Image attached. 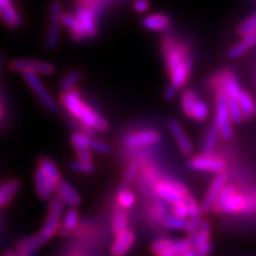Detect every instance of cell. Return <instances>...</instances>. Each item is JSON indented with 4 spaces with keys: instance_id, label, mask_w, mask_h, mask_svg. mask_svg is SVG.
Masks as SVG:
<instances>
[{
    "instance_id": "cell-1",
    "label": "cell",
    "mask_w": 256,
    "mask_h": 256,
    "mask_svg": "<svg viewBox=\"0 0 256 256\" xmlns=\"http://www.w3.org/2000/svg\"><path fill=\"white\" fill-rule=\"evenodd\" d=\"M170 81L178 89L183 88L191 75L192 60L188 44L183 40L168 36L162 42Z\"/></svg>"
},
{
    "instance_id": "cell-2",
    "label": "cell",
    "mask_w": 256,
    "mask_h": 256,
    "mask_svg": "<svg viewBox=\"0 0 256 256\" xmlns=\"http://www.w3.org/2000/svg\"><path fill=\"white\" fill-rule=\"evenodd\" d=\"M60 101L66 112L89 130H96V132H106L110 127L108 121L104 116H101L98 112L82 100L81 94L76 88L63 92Z\"/></svg>"
},
{
    "instance_id": "cell-3",
    "label": "cell",
    "mask_w": 256,
    "mask_h": 256,
    "mask_svg": "<svg viewBox=\"0 0 256 256\" xmlns=\"http://www.w3.org/2000/svg\"><path fill=\"white\" fill-rule=\"evenodd\" d=\"M220 92H223L226 100H228L230 112H232V121L236 124L241 122V121L244 119V116H243L241 106H240L238 102V98L242 92V88L241 86H240L238 78L234 75V72H224L222 75H220Z\"/></svg>"
},
{
    "instance_id": "cell-4",
    "label": "cell",
    "mask_w": 256,
    "mask_h": 256,
    "mask_svg": "<svg viewBox=\"0 0 256 256\" xmlns=\"http://www.w3.org/2000/svg\"><path fill=\"white\" fill-rule=\"evenodd\" d=\"M232 118L230 107L223 92H218L216 95V113L215 124L220 130L223 139H230L232 136Z\"/></svg>"
},
{
    "instance_id": "cell-5",
    "label": "cell",
    "mask_w": 256,
    "mask_h": 256,
    "mask_svg": "<svg viewBox=\"0 0 256 256\" xmlns=\"http://www.w3.org/2000/svg\"><path fill=\"white\" fill-rule=\"evenodd\" d=\"M63 17V6L60 0H54L49 8V23L46 36V46L49 49H55L60 42V26Z\"/></svg>"
},
{
    "instance_id": "cell-6",
    "label": "cell",
    "mask_w": 256,
    "mask_h": 256,
    "mask_svg": "<svg viewBox=\"0 0 256 256\" xmlns=\"http://www.w3.org/2000/svg\"><path fill=\"white\" fill-rule=\"evenodd\" d=\"M23 78H24V81L26 82L28 88H30L31 90L36 94L37 98H40V102L43 104V106L46 108L48 110L52 112V113L58 112V110H60L58 104H57V102L55 98H54V96L51 95V92L46 88L44 83L42 82V80L38 74L24 72Z\"/></svg>"
},
{
    "instance_id": "cell-7",
    "label": "cell",
    "mask_w": 256,
    "mask_h": 256,
    "mask_svg": "<svg viewBox=\"0 0 256 256\" xmlns=\"http://www.w3.org/2000/svg\"><path fill=\"white\" fill-rule=\"evenodd\" d=\"M192 248H194L192 238H160L153 242L152 244V252L156 256H178Z\"/></svg>"
},
{
    "instance_id": "cell-8",
    "label": "cell",
    "mask_w": 256,
    "mask_h": 256,
    "mask_svg": "<svg viewBox=\"0 0 256 256\" xmlns=\"http://www.w3.org/2000/svg\"><path fill=\"white\" fill-rule=\"evenodd\" d=\"M64 208H66V203L57 196L50 202L49 206V214H48L46 222L43 224L42 228V236L46 240V242L54 238V235L57 232V229L60 226V217H62L64 212Z\"/></svg>"
},
{
    "instance_id": "cell-9",
    "label": "cell",
    "mask_w": 256,
    "mask_h": 256,
    "mask_svg": "<svg viewBox=\"0 0 256 256\" xmlns=\"http://www.w3.org/2000/svg\"><path fill=\"white\" fill-rule=\"evenodd\" d=\"M156 194H158L159 198L168 203L174 204L180 203L185 200L188 192L184 185L176 180H162L156 185Z\"/></svg>"
},
{
    "instance_id": "cell-10",
    "label": "cell",
    "mask_w": 256,
    "mask_h": 256,
    "mask_svg": "<svg viewBox=\"0 0 256 256\" xmlns=\"http://www.w3.org/2000/svg\"><path fill=\"white\" fill-rule=\"evenodd\" d=\"M188 168L194 171L200 172H209V174H223L226 171V162L220 156L212 154H203L194 156L190 162H188Z\"/></svg>"
},
{
    "instance_id": "cell-11",
    "label": "cell",
    "mask_w": 256,
    "mask_h": 256,
    "mask_svg": "<svg viewBox=\"0 0 256 256\" xmlns=\"http://www.w3.org/2000/svg\"><path fill=\"white\" fill-rule=\"evenodd\" d=\"M10 69L16 72H34L38 75L49 76L55 72V66L54 64L44 60H25L19 58L14 60L10 63Z\"/></svg>"
},
{
    "instance_id": "cell-12",
    "label": "cell",
    "mask_w": 256,
    "mask_h": 256,
    "mask_svg": "<svg viewBox=\"0 0 256 256\" xmlns=\"http://www.w3.org/2000/svg\"><path fill=\"white\" fill-rule=\"evenodd\" d=\"M70 142L75 150H90L100 154H108L110 153V146L107 142L95 139L86 133H74Z\"/></svg>"
},
{
    "instance_id": "cell-13",
    "label": "cell",
    "mask_w": 256,
    "mask_h": 256,
    "mask_svg": "<svg viewBox=\"0 0 256 256\" xmlns=\"http://www.w3.org/2000/svg\"><path fill=\"white\" fill-rule=\"evenodd\" d=\"M160 139H162V136L158 130H146L128 134L124 136V144L130 148H140V147L156 145L160 142Z\"/></svg>"
},
{
    "instance_id": "cell-14",
    "label": "cell",
    "mask_w": 256,
    "mask_h": 256,
    "mask_svg": "<svg viewBox=\"0 0 256 256\" xmlns=\"http://www.w3.org/2000/svg\"><path fill=\"white\" fill-rule=\"evenodd\" d=\"M226 182H228V176L224 174V172L223 174H216V177L214 178V180L211 182L209 188H208L203 202H202L200 206L203 212H209L210 210H212L217 198L220 197V192H222L223 188L226 186Z\"/></svg>"
},
{
    "instance_id": "cell-15",
    "label": "cell",
    "mask_w": 256,
    "mask_h": 256,
    "mask_svg": "<svg viewBox=\"0 0 256 256\" xmlns=\"http://www.w3.org/2000/svg\"><path fill=\"white\" fill-rule=\"evenodd\" d=\"M86 37L92 38L98 34V11L88 6H80L75 12Z\"/></svg>"
},
{
    "instance_id": "cell-16",
    "label": "cell",
    "mask_w": 256,
    "mask_h": 256,
    "mask_svg": "<svg viewBox=\"0 0 256 256\" xmlns=\"http://www.w3.org/2000/svg\"><path fill=\"white\" fill-rule=\"evenodd\" d=\"M170 132H171L172 136H174L176 142H177V146L179 147L182 153L185 156H190L192 152H194V146H192L191 140L188 139L186 132L182 126L180 122L178 120L172 119L170 121L168 124Z\"/></svg>"
},
{
    "instance_id": "cell-17",
    "label": "cell",
    "mask_w": 256,
    "mask_h": 256,
    "mask_svg": "<svg viewBox=\"0 0 256 256\" xmlns=\"http://www.w3.org/2000/svg\"><path fill=\"white\" fill-rule=\"evenodd\" d=\"M172 25L171 18L165 14H150L142 19V26L152 32H165Z\"/></svg>"
},
{
    "instance_id": "cell-18",
    "label": "cell",
    "mask_w": 256,
    "mask_h": 256,
    "mask_svg": "<svg viewBox=\"0 0 256 256\" xmlns=\"http://www.w3.org/2000/svg\"><path fill=\"white\" fill-rule=\"evenodd\" d=\"M136 242V235L130 230H124V232L119 234L115 238L113 244H112V254L113 256H124L126 255Z\"/></svg>"
},
{
    "instance_id": "cell-19",
    "label": "cell",
    "mask_w": 256,
    "mask_h": 256,
    "mask_svg": "<svg viewBox=\"0 0 256 256\" xmlns=\"http://www.w3.org/2000/svg\"><path fill=\"white\" fill-rule=\"evenodd\" d=\"M0 14H2V22L10 28H18L22 23L20 14L12 0H0Z\"/></svg>"
},
{
    "instance_id": "cell-20",
    "label": "cell",
    "mask_w": 256,
    "mask_h": 256,
    "mask_svg": "<svg viewBox=\"0 0 256 256\" xmlns=\"http://www.w3.org/2000/svg\"><path fill=\"white\" fill-rule=\"evenodd\" d=\"M57 196L62 200L64 203L68 204L72 208H76L81 203V196L78 194V192L70 185L68 182L60 180V184L57 185L56 188Z\"/></svg>"
},
{
    "instance_id": "cell-21",
    "label": "cell",
    "mask_w": 256,
    "mask_h": 256,
    "mask_svg": "<svg viewBox=\"0 0 256 256\" xmlns=\"http://www.w3.org/2000/svg\"><path fill=\"white\" fill-rule=\"evenodd\" d=\"M34 185H36L37 194L42 200H49L51 194L56 191L55 185L51 183L40 168L34 172Z\"/></svg>"
},
{
    "instance_id": "cell-22",
    "label": "cell",
    "mask_w": 256,
    "mask_h": 256,
    "mask_svg": "<svg viewBox=\"0 0 256 256\" xmlns=\"http://www.w3.org/2000/svg\"><path fill=\"white\" fill-rule=\"evenodd\" d=\"M256 46V31L252 32V34H244L242 36V40L238 42L236 44L230 48L228 51V56L230 58H238L244 55L248 50H250L252 46Z\"/></svg>"
},
{
    "instance_id": "cell-23",
    "label": "cell",
    "mask_w": 256,
    "mask_h": 256,
    "mask_svg": "<svg viewBox=\"0 0 256 256\" xmlns=\"http://www.w3.org/2000/svg\"><path fill=\"white\" fill-rule=\"evenodd\" d=\"M62 24L64 28H68L74 40L80 42V40H84V38H87L86 37L84 31L82 30V26H81V24H80L78 17H76L75 14H63Z\"/></svg>"
},
{
    "instance_id": "cell-24",
    "label": "cell",
    "mask_w": 256,
    "mask_h": 256,
    "mask_svg": "<svg viewBox=\"0 0 256 256\" xmlns=\"http://www.w3.org/2000/svg\"><path fill=\"white\" fill-rule=\"evenodd\" d=\"M19 188H20V183L17 179H11L2 185V188H0V206L2 208L8 206L14 200L16 194H18Z\"/></svg>"
},
{
    "instance_id": "cell-25",
    "label": "cell",
    "mask_w": 256,
    "mask_h": 256,
    "mask_svg": "<svg viewBox=\"0 0 256 256\" xmlns=\"http://www.w3.org/2000/svg\"><path fill=\"white\" fill-rule=\"evenodd\" d=\"M38 168L44 172V174L49 178V180L55 185L57 188V185L60 184V182L62 180V179H60V170L55 165V162L49 158H42L40 160V165H38Z\"/></svg>"
},
{
    "instance_id": "cell-26",
    "label": "cell",
    "mask_w": 256,
    "mask_h": 256,
    "mask_svg": "<svg viewBox=\"0 0 256 256\" xmlns=\"http://www.w3.org/2000/svg\"><path fill=\"white\" fill-rule=\"evenodd\" d=\"M246 204H247V202H246L244 197L241 196V194H235L224 202L222 208H220V212H226V214L240 212V211L244 209Z\"/></svg>"
},
{
    "instance_id": "cell-27",
    "label": "cell",
    "mask_w": 256,
    "mask_h": 256,
    "mask_svg": "<svg viewBox=\"0 0 256 256\" xmlns=\"http://www.w3.org/2000/svg\"><path fill=\"white\" fill-rule=\"evenodd\" d=\"M46 243V240L42 236V234H37V235L31 236L24 241H22L18 246V252H28V254H32L36 250H38V248H40L42 246Z\"/></svg>"
},
{
    "instance_id": "cell-28",
    "label": "cell",
    "mask_w": 256,
    "mask_h": 256,
    "mask_svg": "<svg viewBox=\"0 0 256 256\" xmlns=\"http://www.w3.org/2000/svg\"><path fill=\"white\" fill-rule=\"evenodd\" d=\"M220 136V130L217 128L215 124H212L208 130L206 139H204L203 144V153H206V154H212L215 152L217 142H218V138Z\"/></svg>"
},
{
    "instance_id": "cell-29",
    "label": "cell",
    "mask_w": 256,
    "mask_h": 256,
    "mask_svg": "<svg viewBox=\"0 0 256 256\" xmlns=\"http://www.w3.org/2000/svg\"><path fill=\"white\" fill-rule=\"evenodd\" d=\"M128 229V214L126 209L120 208V209L115 210L113 216V232L115 235L124 232V230Z\"/></svg>"
},
{
    "instance_id": "cell-30",
    "label": "cell",
    "mask_w": 256,
    "mask_h": 256,
    "mask_svg": "<svg viewBox=\"0 0 256 256\" xmlns=\"http://www.w3.org/2000/svg\"><path fill=\"white\" fill-rule=\"evenodd\" d=\"M240 106H241V110L243 113V116L244 119H248V118H252L255 113V104L254 100L252 98V96L249 95V92L242 90L241 94H240L238 98Z\"/></svg>"
},
{
    "instance_id": "cell-31",
    "label": "cell",
    "mask_w": 256,
    "mask_h": 256,
    "mask_svg": "<svg viewBox=\"0 0 256 256\" xmlns=\"http://www.w3.org/2000/svg\"><path fill=\"white\" fill-rule=\"evenodd\" d=\"M81 78L82 74L81 72H78V70H72V72H68L62 78V81H60V90L63 92L72 90V89H75L76 86H78V83L81 81Z\"/></svg>"
},
{
    "instance_id": "cell-32",
    "label": "cell",
    "mask_w": 256,
    "mask_h": 256,
    "mask_svg": "<svg viewBox=\"0 0 256 256\" xmlns=\"http://www.w3.org/2000/svg\"><path fill=\"white\" fill-rule=\"evenodd\" d=\"M210 232H211V224L208 220H202L200 228L198 230L196 235L192 238V242H194V248L197 246L204 244V243L210 242Z\"/></svg>"
},
{
    "instance_id": "cell-33",
    "label": "cell",
    "mask_w": 256,
    "mask_h": 256,
    "mask_svg": "<svg viewBox=\"0 0 256 256\" xmlns=\"http://www.w3.org/2000/svg\"><path fill=\"white\" fill-rule=\"evenodd\" d=\"M200 100L196 94V92L191 90V89H186L182 95V110H183L184 114L188 118L191 116V112L196 102Z\"/></svg>"
},
{
    "instance_id": "cell-34",
    "label": "cell",
    "mask_w": 256,
    "mask_h": 256,
    "mask_svg": "<svg viewBox=\"0 0 256 256\" xmlns=\"http://www.w3.org/2000/svg\"><path fill=\"white\" fill-rule=\"evenodd\" d=\"M78 220H80V215L75 208H72V209L66 210V212L63 215V220H62L63 229L66 230V232H72V230L78 228Z\"/></svg>"
},
{
    "instance_id": "cell-35",
    "label": "cell",
    "mask_w": 256,
    "mask_h": 256,
    "mask_svg": "<svg viewBox=\"0 0 256 256\" xmlns=\"http://www.w3.org/2000/svg\"><path fill=\"white\" fill-rule=\"evenodd\" d=\"M162 224L165 226V228L171 230H186L188 220L176 215H166L162 220Z\"/></svg>"
},
{
    "instance_id": "cell-36",
    "label": "cell",
    "mask_w": 256,
    "mask_h": 256,
    "mask_svg": "<svg viewBox=\"0 0 256 256\" xmlns=\"http://www.w3.org/2000/svg\"><path fill=\"white\" fill-rule=\"evenodd\" d=\"M208 116H209V107L203 100H198L192 108L190 118L198 122H203L208 119Z\"/></svg>"
},
{
    "instance_id": "cell-37",
    "label": "cell",
    "mask_w": 256,
    "mask_h": 256,
    "mask_svg": "<svg viewBox=\"0 0 256 256\" xmlns=\"http://www.w3.org/2000/svg\"><path fill=\"white\" fill-rule=\"evenodd\" d=\"M118 203L120 208H124L126 210L130 209L136 204V194L128 188H121L118 194Z\"/></svg>"
},
{
    "instance_id": "cell-38",
    "label": "cell",
    "mask_w": 256,
    "mask_h": 256,
    "mask_svg": "<svg viewBox=\"0 0 256 256\" xmlns=\"http://www.w3.org/2000/svg\"><path fill=\"white\" fill-rule=\"evenodd\" d=\"M69 168L72 170L76 174H90L95 171L94 165H92V162H83V160H72L70 162Z\"/></svg>"
},
{
    "instance_id": "cell-39",
    "label": "cell",
    "mask_w": 256,
    "mask_h": 256,
    "mask_svg": "<svg viewBox=\"0 0 256 256\" xmlns=\"http://www.w3.org/2000/svg\"><path fill=\"white\" fill-rule=\"evenodd\" d=\"M236 194V188L232 186V185H228V186H226L222 190V192H220V197L217 198L215 206H214L212 210L215 211V212H220V208H222V206L224 204V202H226L228 198H230L232 196V194Z\"/></svg>"
},
{
    "instance_id": "cell-40",
    "label": "cell",
    "mask_w": 256,
    "mask_h": 256,
    "mask_svg": "<svg viewBox=\"0 0 256 256\" xmlns=\"http://www.w3.org/2000/svg\"><path fill=\"white\" fill-rule=\"evenodd\" d=\"M256 31V12L252 14L250 17L246 19L243 23L238 26V34L241 36H244V34H252V32Z\"/></svg>"
},
{
    "instance_id": "cell-41",
    "label": "cell",
    "mask_w": 256,
    "mask_h": 256,
    "mask_svg": "<svg viewBox=\"0 0 256 256\" xmlns=\"http://www.w3.org/2000/svg\"><path fill=\"white\" fill-rule=\"evenodd\" d=\"M188 224L185 232H186L188 235L192 238L198 232V230H200L202 220H200V216H192V217H188Z\"/></svg>"
},
{
    "instance_id": "cell-42",
    "label": "cell",
    "mask_w": 256,
    "mask_h": 256,
    "mask_svg": "<svg viewBox=\"0 0 256 256\" xmlns=\"http://www.w3.org/2000/svg\"><path fill=\"white\" fill-rule=\"evenodd\" d=\"M139 168H140L139 162L134 160V162H130V164L127 166L126 171H124V180H126L127 183H130V182L136 177L138 172H139Z\"/></svg>"
},
{
    "instance_id": "cell-43",
    "label": "cell",
    "mask_w": 256,
    "mask_h": 256,
    "mask_svg": "<svg viewBox=\"0 0 256 256\" xmlns=\"http://www.w3.org/2000/svg\"><path fill=\"white\" fill-rule=\"evenodd\" d=\"M172 212H174V215L183 217V218H188L190 217V211H188V206L185 200L180 202V203L172 206Z\"/></svg>"
},
{
    "instance_id": "cell-44",
    "label": "cell",
    "mask_w": 256,
    "mask_h": 256,
    "mask_svg": "<svg viewBox=\"0 0 256 256\" xmlns=\"http://www.w3.org/2000/svg\"><path fill=\"white\" fill-rule=\"evenodd\" d=\"M133 8L136 14H146L151 8V2L150 0H134Z\"/></svg>"
},
{
    "instance_id": "cell-45",
    "label": "cell",
    "mask_w": 256,
    "mask_h": 256,
    "mask_svg": "<svg viewBox=\"0 0 256 256\" xmlns=\"http://www.w3.org/2000/svg\"><path fill=\"white\" fill-rule=\"evenodd\" d=\"M196 250L198 256H209L211 254V250H212V246H211V242L204 243V244L197 246V247L194 248Z\"/></svg>"
},
{
    "instance_id": "cell-46",
    "label": "cell",
    "mask_w": 256,
    "mask_h": 256,
    "mask_svg": "<svg viewBox=\"0 0 256 256\" xmlns=\"http://www.w3.org/2000/svg\"><path fill=\"white\" fill-rule=\"evenodd\" d=\"M178 90L179 89L176 87V86L172 84V83H170V84L168 86V88H166L164 92V96H165L166 100H174V96L177 95Z\"/></svg>"
},
{
    "instance_id": "cell-47",
    "label": "cell",
    "mask_w": 256,
    "mask_h": 256,
    "mask_svg": "<svg viewBox=\"0 0 256 256\" xmlns=\"http://www.w3.org/2000/svg\"><path fill=\"white\" fill-rule=\"evenodd\" d=\"M80 160L83 162H92V156L90 150H76Z\"/></svg>"
},
{
    "instance_id": "cell-48",
    "label": "cell",
    "mask_w": 256,
    "mask_h": 256,
    "mask_svg": "<svg viewBox=\"0 0 256 256\" xmlns=\"http://www.w3.org/2000/svg\"><path fill=\"white\" fill-rule=\"evenodd\" d=\"M178 256H198V255H197L196 250H194V249L192 248V249H190V250L184 252L183 254H180V255H178Z\"/></svg>"
},
{
    "instance_id": "cell-49",
    "label": "cell",
    "mask_w": 256,
    "mask_h": 256,
    "mask_svg": "<svg viewBox=\"0 0 256 256\" xmlns=\"http://www.w3.org/2000/svg\"><path fill=\"white\" fill-rule=\"evenodd\" d=\"M4 256H19L18 252H6Z\"/></svg>"
},
{
    "instance_id": "cell-50",
    "label": "cell",
    "mask_w": 256,
    "mask_h": 256,
    "mask_svg": "<svg viewBox=\"0 0 256 256\" xmlns=\"http://www.w3.org/2000/svg\"><path fill=\"white\" fill-rule=\"evenodd\" d=\"M18 255L19 256H31V254H28V252H18Z\"/></svg>"
}]
</instances>
